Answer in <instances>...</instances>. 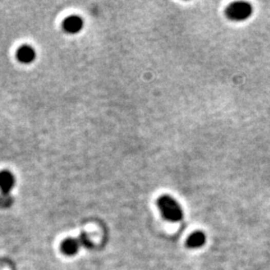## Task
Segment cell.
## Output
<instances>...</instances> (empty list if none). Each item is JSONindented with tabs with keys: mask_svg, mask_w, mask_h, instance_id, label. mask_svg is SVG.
I'll list each match as a JSON object with an SVG mask.
<instances>
[{
	"mask_svg": "<svg viewBox=\"0 0 270 270\" xmlns=\"http://www.w3.org/2000/svg\"><path fill=\"white\" fill-rule=\"evenodd\" d=\"M15 179L13 174L9 171H1L0 172V190L3 194H9L11 189L14 187Z\"/></svg>",
	"mask_w": 270,
	"mask_h": 270,
	"instance_id": "5",
	"label": "cell"
},
{
	"mask_svg": "<svg viewBox=\"0 0 270 270\" xmlns=\"http://www.w3.org/2000/svg\"><path fill=\"white\" fill-rule=\"evenodd\" d=\"M83 25H84L83 20L78 15H71L67 17L63 21L62 24L63 29L69 34H76L78 32H80L83 28Z\"/></svg>",
	"mask_w": 270,
	"mask_h": 270,
	"instance_id": "3",
	"label": "cell"
},
{
	"mask_svg": "<svg viewBox=\"0 0 270 270\" xmlns=\"http://www.w3.org/2000/svg\"><path fill=\"white\" fill-rule=\"evenodd\" d=\"M79 245H80V242L78 241L76 239L68 238V239H65L62 242L61 250H62L63 253H65L66 255H73L79 249Z\"/></svg>",
	"mask_w": 270,
	"mask_h": 270,
	"instance_id": "7",
	"label": "cell"
},
{
	"mask_svg": "<svg viewBox=\"0 0 270 270\" xmlns=\"http://www.w3.org/2000/svg\"><path fill=\"white\" fill-rule=\"evenodd\" d=\"M157 206L163 218L170 222H179L183 218L180 204L170 195H162L157 199Z\"/></svg>",
	"mask_w": 270,
	"mask_h": 270,
	"instance_id": "1",
	"label": "cell"
},
{
	"mask_svg": "<svg viewBox=\"0 0 270 270\" xmlns=\"http://www.w3.org/2000/svg\"><path fill=\"white\" fill-rule=\"evenodd\" d=\"M206 236L202 232H195L187 239V246L189 248H199L205 244Z\"/></svg>",
	"mask_w": 270,
	"mask_h": 270,
	"instance_id": "6",
	"label": "cell"
},
{
	"mask_svg": "<svg viewBox=\"0 0 270 270\" xmlns=\"http://www.w3.org/2000/svg\"><path fill=\"white\" fill-rule=\"evenodd\" d=\"M225 13L229 20L236 22L244 21L248 20L252 15L253 7L248 2H243V1L233 2L228 5Z\"/></svg>",
	"mask_w": 270,
	"mask_h": 270,
	"instance_id": "2",
	"label": "cell"
},
{
	"mask_svg": "<svg viewBox=\"0 0 270 270\" xmlns=\"http://www.w3.org/2000/svg\"><path fill=\"white\" fill-rule=\"evenodd\" d=\"M16 57L21 63H31L36 58V52L33 47L29 45H22L16 52Z\"/></svg>",
	"mask_w": 270,
	"mask_h": 270,
	"instance_id": "4",
	"label": "cell"
}]
</instances>
